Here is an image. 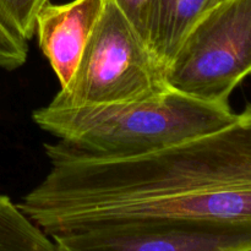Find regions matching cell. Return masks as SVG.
<instances>
[{
    "label": "cell",
    "mask_w": 251,
    "mask_h": 251,
    "mask_svg": "<svg viewBox=\"0 0 251 251\" xmlns=\"http://www.w3.org/2000/svg\"><path fill=\"white\" fill-rule=\"evenodd\" d=\"M49 169L17 205L53 237L149 218L251 221V104L216 131L107 158L46 142Z\"/></svg>",
    "instance_id": "obj_1"
},
{
    "label": "cell",
    "mask_w": 251,
    "mask_h": 251,
    "mask_svg": "<svg viewBox=\"0 0 251 251\" xmlns=\"http://www.w3.org/2000/svg\"><path fill=\"white\" fill-rule=\"evenodd\" d=\"M235 117L229 104L199 100L173 88L136 102L91 107L48 103L32 113L34 124L56 140L107 158L167 149L222 129Z\"/></svg>",
    "instance_id": "obj_2"
},
{
    "label": "cell",
    "mask_w": 251,
    "mask_h": 251,
    "mask_svg": "<svg viewBox=\"0 0 251 251\" xmlns=\"http://www.w3.org/2000/svg\"><path fill=\"white\" fill-rule=\"evenodd\" d=\"M168 90L166 66L119 6L107 0L73 78L50 103L115 104L150 100Z\"/></svg>",
    "instance_id": "obj_3"
},
{
    "label": "cell",
    "mask_w": 251,
    "mask_h": 251,
    "mask_svg": "<svg viewBox=\"0 0 251 251\" xmlns=\"http://www.w3.org/2000/svg\"><path fill=\"white\" fill-rule=\"evenodd\" d=\"M251 74V0H221L200 17L166 68L169 88L213 103Z\"/></svg>",
    "instance_id": "obj_4"
},
{
    "label": "cell",
    "mask_w": 251,
    "mask_h": 251,
    "mask_svg": "<svg viewBox=\"0 0 251 251\" xmlns=\"http://www.w3.org/2000/svg\"><path fill=\"white\" fill-rule=\"evenodd\" d=\"M50 238L58 251H250L251 221L149 218Z\"/></svg>",
    "instance_id": "obj_5"
},
{
    "label": "cell",
    "mask_w": 251,
    "mask_h": 251,
    "mask_svg": "<svg viewBox=\"0 0 251 251\" xmlns=\"http://www.w3.org/2000/svg\"><path fill=\"white\" fill-rule=\"evenodd\" d=\"M107 0H73L65 4L47 1L36 16L34 33L60 88L66 87L97 26Z\"/></svg>",
    "instance_id": "obj_6"
},
{
    "label": "cell",
    "mask_w": 251,
    "mask_h": 251,
    "mask_svg": "<svg viewBox=\"0 0 251 251\" xmlns=\"http://www.w3.org/2000/svg\"><path fill=\"white\" fill-rule=\"evenodd\" d=\"M218 0H153L147 43L167 68L200 17Z\"/></svg>",
    "instance_id": "obj_7"
},
{
    "label": "cell",
    "mask_w": 251,
    "mask_h": 251,
    "mask_svg": "<svg viewBox=\"0 0 251 251\" xmlns=\"http://www.w3.org/2000/svg\"><path fill=\"white\" fill-rule=\"evenodd\" d=\"M0 251H58L53 239L0 194Z\"/></svg>",
    "instance_id": "obj_8"
},
{
    "label": "cell",
    "mask_w": 251,
    "mask_h": 251,
    "mask_svg": "<svg viewBox=\"0 0 251 251\" xmlns=\"http://www.w3.org/2000/svg\"><path fill=\"white\" fill-rule=\"evenodd\" d=\"M49 0H0V24L20 41L34 36L36 16Z\"/></svg>",
    "instance_id": "obj_9"
},
{
    "label": "cell",
    "mask_w": 251,
    "mask_h": 251,
    "mask_svg": "<svg viewBox=\"0 0 251 251\" xmlns=\"http://www.w3.org/2000/svg\"><path fill=\"white\" fill-rule=\"evenodd\" d=\"M27 56L28 43L17 39L0 24V69L16 70L26 63Z\"/></svg>",
    "instance_id": "obj_10"
},
{
    "label": "cell",
    "mask_w": 251,
    "mask_h": 251,
    "mask_svg": "<svg viewBox=\"0 0 251 251\" xmlns=\"http://www.w3.org/2000/svg\"><path fill=\"white\" fill-rule=\"evenodd\" d=\"M147 42V29L153 0H113Z\"/></svg>",
    "instance_id": "obj_11"
},
{
    "label": "cell",
    "mask_w": 251,
    "mask_h": 251,
    "mask_svg": "<svg viewBox=\"0 0 251 251\" xmlns=\"http://www.w3.org/2000/svg\"><path fill=\"white\" fill-rule=\"evenodd\" d=\"M218 1H221V0H218Z\"/></svg>",
    "instance_id": "obj_12"
},
{
    "label": "cell",
    "mask_w": 251,
    "mask_h": 251,
    "mask_svg": "<svg viewBox=\"0 0 251 251\" xmlns=\"http://www.w3.org/2000/svg\"><path fill=\"white\" fill-rule=\"evenodd\" d=\"M250 251H251V250H250Z\"/></svg>",
    "instance_id": "obj_13"
}]
</instances>
